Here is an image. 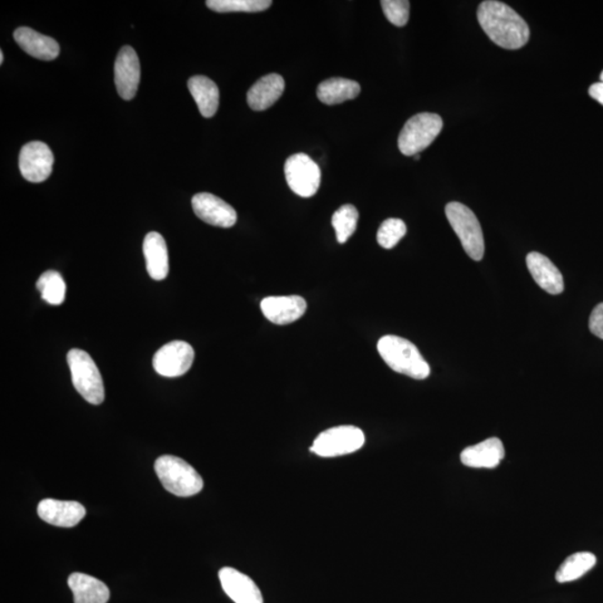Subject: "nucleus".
Returning a JSON list of instances; mask_svg holds the SVG:
<instances>
[{"mask_svg":"<svg viewBox=\"0 0 603 603\" xmlns=\"http://www.w3.org/2000/svg\"><path fill=\"white\" fill-rule=\"evenodd\" d=\"M381 7L387 19L395 26L402 27L408 23L410 3L407 0H382Z\"/></svg>","mask_w":603,"mask_h":603,"instance_id":"c85d7f7f","label":"nucleus"},{"mask_svg":"<svg viewBox=\"0 0 603 603\" xmlns=\"http://www.w3.org/2000/svg\"><path fill=\"white\" fill-rule=\"evenodd\" d=\"M144 255L146 271L155 281H164L169 273L168 248L166 240L159 233L151 232L144 242Z\"/></svg>","mask_w":603,"mask_h":603,"instance_id":"6ab92c4d","label":"nucleus"},{"mask_svg":"<svg viewBox=\"0 0 603 603\" xmlns=\"http://www.w3.org/2000/svg\"><path fill=\"white\" fill-rule=\"evenodd\" d=\"M218 576L225 593L235 603H264L256 583L236 568H223Z\"/></svg>","mask_w":603,"mask_h":603,"instance_id":"2eb2a0df","label":"nucleus"},{"mask_svg":"<svg viewBox=\"0 0 603 603\" xmlns=\"http://www.w3.org/2000/svg\"><path fill=\"white\" fill-rule=\"evenodd\" d=\"M155 469L163 487L176 497H194L204 487V480L197 470L176 456H161L156 460Z\"/></svg>","mask_w":603,"mask_h":603,"instance_id":"7ed1b4c3","label":"nucleus"},{"mask_svg":"<svg viewBox=\"0 0 603 603\" xmlns=\"http://www.w3.org/2000/svg\"><path fill=\"white\" fill-rule=\"evenodd\" d=\"M68 586L75 596V603H106L110 599V590L106 583L85 573H72Z\"/></svg>","mask_w":603,"mask_h":603,"instance_id":"412c9836","label":"nucleus"},{"mask_svg":"<svg viewBox=\"0 0 603 603\" xmlns=\"http://www.w3.org/2000/svg\"><path fill=\"white\" fill-rule=\"evenodd\" d=\"M377 351L392 370L398 374L424 380L430 375V367L413 342L397 336L382 337Z\"/></svg>","mask_w":603,"mask_h":603,"instance_id":"f03ea898","label":"nucleus"},{"mask_svg":"<svg viewBox=\"0 0 603 603\" xmlns=\"http://www.w3.org/2000/svg\"><path fill=\"white\" fill-rule=\"evenodd\" d=\"M600 80H601L600 82L603 83V71H602L601 75H600Z\"/></svg>","mask_w":603,"mask_h":603,"instance_id":"72a5a7b5","label":"nucleus"},{"mask_svg":"<svg viewBox=\"0 0 603 603\" xmlns=\"http://www.w3.org/2000/svg\"><path fill=\"white\" fill-rule=\"evenodd\" d=\"M140 61L134 48L125 46L117 54L115 64V81L122 99H134L140 83Z\"/></svg>","mask_w":603,"mask_h":603,"instance_id":"f8f14e48","label":"nucleus"},{"mask_svg":"<svg viewBox=\"0 0 603 603\" xmlns=\"http://www.w3.org/2000/svg\"><path fill=\"white\" fill-rule=\"evenodd\" d=\"M407 233V226L401 219L389 218L381 224L377 230V240L381 247L391 249L404 238Z\"/></svg>","mask_w":603,"mask_h":603,"instance_id":"cd10ccee","label":"nucleus"},{"mask_svg":"<svg viewBox=\"0 0 603 603\" xmlns=\"http://www.w3.org/2000/svg\"><path fill=\"white\" fill-rule=\"evenodd\" d=\"M207 7L216 13H257L271 7V0H208Z\"/></svg>","mask_w":603,"mask_h":603,"instance_id":"bb28decb","label":"nucleus"},{"mask_svg":"<svg viewBox=\"0 0 603 603\" xmlns=\"http://www.w3.org/2000/svg\"><path fill=\"white\" fill-rule=\"evenodd\" d=\"M72 382L83 398L92 405H101L105 401V385L99 367L87 352L72 349L67 353Z\"/></svg>","mask_w":603,"mask_h":603,"instance_id":"20e7f679","label":"nucleus"},{"mask_svg":"<svg viewBox=\"0 0 603 603\" xmlns=\"http://www.w3.org/2000/svg\"><path fill=\"white\" fill-rule=\"evenodd\" d=\"M263 315L277 326L291 325L304 316L307 302L298 296H269L261 303Z\"/></svg>","mask_w":603,"mask_h":603,"instance_id":"4468645a","label":"nucleus"},{"mask_svg":"<svg viewBox=\"0 0 603 603\" xmlns=\"http://www.w3.org/2000/svg\"><path fill=\"white\" fill-rule=\"evenodd\" d=\"M14 38L24 52L37 60L53 61L60 55V45L55 39L42 35L32 28L16 29Z\"/></svg>","mask_w":603,"mask_h":603,"instance_id":"a211bd4d","label":"nucleus"},{"mask_svg":"<svg viewBox=\"0 0 603 603\" xmlns=\"http://www.w3.org/2000/svg\"><path fill=\"white\" fill-rule=\"evenodd\" d=\"M286 178L293 193L303 198L312 197L321 185L320 166L306 154H296L286 160Z\"/></svg>","mask_w":603,"mask_h":603,"instance_id":"6e6552de","label":"nucleus"},{"mask_svg":"<svg viewBox=\"0 0 603 603\" xmlns=\"http://www.w3.org/2000/svg\"><path fill=\"white\" fill-rule=\"evenodd\" d=\"M188 88L197 103L200 115L214 116L219 106V90L216 83L208 77L197 75L190 78Z\"/></svg>","mask_w":603,"mask_h":603,"instance_id":"4be33fe9","label":"nucleus"},{"mask_svg":"<svg viewBox=\"0 0 603 603\" xmlns=\"http://www.w3.org/2000/svg\"><path fill=\"white\" fill-rule=\"evenodd\" d=\"M446 216H447L450 226L457 235L464 251L474 261H482L485 253V243L483 230L472 210L467 206L453 201L446 206Z\"/></svg>","mask_w":603,"mask_h":603,"instance_id":"39448f33","label":"nucleus"},{"mask_svg":"<svg viewBox=\"0 0 603 603\" xmlns=\"http://www.w3.org/2000/svg\"><path fill=\"white\" fill-rule=\"evenodd\" d=\"M37 513L44 522L52 526L73 528L85 517L86 509L78 502L46 498L38 504Z\"/></svg>","mask_w":603,"mask_h":603,"instance_id":"ddd939ff","label":"nucleus"},{"mask_svg":"<svg viewBox=\"0 0 603 603\" xmlns=\"http://www.w3.org/2000/svg\"><path fill=\"white\" fill-rule=\"evenodd\" d=\"M504 456L502 440L493 437L464 449L460 460L468 467L495 468L502 462Z\"/></svg>","mask_w":603,"mask_h":603,"instance_id":"f3484780","label":"nucleus"},{"mask_svg":"<svg viewBox=\"0 0 603 603\" xmlns=\"http://www.w3.org/2000/svg\"><path fill=\"white\" fill-rule=\"evenodd\" d=\"M414 156H415V160H420V156L419 155H416Z\"/></svg>","mask_w":603,"mask_h":603,"instance_id":"473e14b6","label":"nucleus"},{"mask_svg":"<svg viewBox=\"0 0 603 603\" xmlns=\"http://www.w3.org/2000/svg\"><path fill=\"white\" fill-rule=\"evenodd\" d=\"M590 331L603 340V302L593 308L589 318Z\"/></svg>","mask_w":603,"mask_h":603,"instance_id":"c756f323","label":"nucleus"},{"mask_svg":"<svg viewBox=\"0 0 603 603\" xmlns=\"http://www.w3.org/2000/svg\"><path fill=\"white\" fill-rule=\"evenodd\" d=\"M286 90V81L281 75H268L263 76L249 88L247 103L254 111H264L277 102Z\"/></svg>","mask_w":603,"mask_h":603,"instance_id":"aec40b11","label":"nucleus"},{"mask_svg":"<svg viewBox=\"0 0 603 603\" xmlns=\"http://www.w3.org/2000/svg\"><path fill=\"white\" fill-rule=\"evenodd\" d=\"M359 83L347 78L333 77L322 82L317 86V97L327 106L340 105V103L356 99L360 95Z\"/></svg>","mask_w":603,"mask_h":603,"instance_id":"5701e85b","label":"nucleus"},{"mask_svg":"<svg viewBox=\"0 0 603 603\" xmlns=\"http://www.w3.org/2000/svg\"><path fill=\"white\" fill-rule=\"evenodd\" d=\"M0 63H4V53H0Z\"/></svg>","mask_w":603,"mask_h":603,"instance_id":"2f4dec72","label":"nucleus"},{"mask_svg":"<svg viewBox=\"0 0 603 603\" xmlns=\"http://www.w3.org/2000/svg\"><path fill=\"white\" fill-rule=\"evenodd\" d=\"M597 558L590 552H578L568 557L558 568L556 578L558 583L578 580L596 566Z\"/></svg>","mask_w":603,"mask_h":603,"instance_id":"b1692460","label":"nucleus"},{"mask_svg":"<svg viewBox=\"0 0 603 603\" xmlns=\"http://www.w3.org/2000/svg\"><path fill=\"white\" fill-rule=\"evenodd\" d=\"M191 205L197 217L212 226L230 228L237 222L236 210L213 194L195 195Z\"/></svg>","mask_w":603,"mask_h":603,"instance_id":"9b49d317","label":"nucleus"},{"mask_svg":"<svg viewBox=\"0 0 603 603\" xmlns=\"http://www.w3.org/2000/svg\"><path fill=\"white\" fill-rule=\"evenodd\" d=\"M529 273L544 291L558 296L565 291V281L558 268L544 255L532 252L527 256Z\"/></svg>","mask_w":603,"mask_h":603,"instance_id":"dca6fc26","label":"nucleus"},{"mask_svg":"<svg viewBox=\"0 0 603 603\" xmlns=\"http://www.w3.org/2000/svg\"><path fill=\"white\" fill-rule=\"evenodd\" d=\"M589 95L603 106V83L598 82L589 88Z\"/></svg>","mask_w":603,"mask_h":603,"instance_id":"7c9ffc66","label":"nucleus"},{"mask_svg":"<svg viewBox=\"0 0 603 603\" xmlns=\"http://www.w3.org/2000/svg\"><path fill=\"white\" fill-rule=\"evenodd\" d=\"M366 437L364 431L355 426H339L323 431L317 436L311 452L321 457H337L357 452L364 447Z\"/></svg>","mask_w":603,"mask_h":603,"instance_id":"0eeeda50","label":"nucleus"},{"mask_svg":"<svg viewBox=\"0 0 603 603\" xmlns=\"http://www.w3.org/2000/svg\"><path fill=\"white\" fill-rule=\"evenodd\" d=\"M54 156L50 146L41 141L29 142L19 154V169L29 183L39 184L51 176Z\"/></svg>","mask_w":603,"mask_h":603,"instance_id":"9d476101","label":"nucleus"},{"mask_svg":"<svg viewBox=\"0 0 603 603\" xmlns=\"http://www.w3.org/2000/svg\"><path fill=\"white\" fill-rule=\"evenodd\" d=\"M195 360V351L189 343L173 341L156 352L154 367L160 376L175 377L187 374Z\"/></svg>","mask_w":603,"mask_h":603,"instance_id":"1a4fd4ad","label":"nucleus"},{"mask_svg":"<svg viewBox=\"0 0 603 603\" xmlns=\"http://www.w3.org/2000/svg\"><path fill=\"white\" fill-rule=\"evenodd\" d=\"M443 126V119L438 115L428 112L410 117L399 135L401 154L407 156L419 155L437 138Z\"/></svg>","mask_w":603,"mask_h":603,"instance_id":"423d86ee","label":"nucleus"},{"mask_svg":"<svg viewBox=\"0 0 603 603\" xmlns=\"http://www.w3.org/2000/svg\"><path fill=\"white\" fill-rule=\"evenodd\" d=\"M359 213L353 205L342 206L332 216V226L336 230L337 242L345 244L357 229Z\"/></svg>","mask_w":603,"mask_h":603,"instance_id":"a878e982","label":"nucleus"},{"mask_svg":"<svg viewBox=\"0 0 603 603\" xmlns=\"http://www.w3.org/2000/svg\"><path fill=\"white\" fill-rule=\"evenodd\" d=\"M477 18L480 27L490 41L499 47L518 50L527 45L529 39L528 25L508 5L487 0L479 5Z\"/></svg>","mask_w":603,"mask_h":603,"instance_id":"f257e3e1","label":"nucleus"},{"mask_svg":"<svg viewBox=\"0 0 603 603\" xmlns=\"http://www.w3.org/2000/svg\"><path fill=\"white\" fill-rule=\"evenodd\" d=\"M36 287L43 300L52 306H61L65 300L66 284L61 274L55 271H47L38 278Z\"/></svg>","mask_w":603,"mask_h":603,"instance_id":"393cba45","label":"nucleus"}]
</instances>
